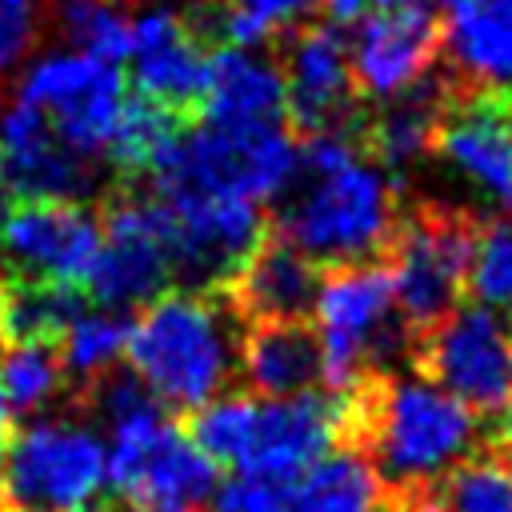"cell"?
I'll return each mask as SVG.
<instances>
[{
	"label": "cell",
	"mask_w": 512,
	"mask_h": 512,
	"mask_svg": "<svg viewBox=\"0 0 512 512\" xmlns=\"http://www.w3.org/2000/svg\"><path fill=\"white\" fill-rule=\"evenodd\" d=\"M300 140L296 168L276 192L272 232L320 268L380 260L400 212L392 176L360 148L356 132H316Z\"/></svg>",
	"instance_id": "obj_1"
},
{
	"label": "cell",
	"mask_w": 512,
	"mask_h": 512,
	"mask_svg": "<svg viewBox=\"0 0 512 512\" xmlns=\"http://www.w3.org/2000/svg\"><path fill=\"white\" fill-rule=\"evenodd\" d=\"M340 396V392H336ZM476 444V416L424 376L376 372L344 392V444L376 472L388 512H404Z\"/></svg>",
	"instance_id": "obj_2"
},
{
	"label": "cell",
	"mask_w": 512,
	"mask_h": 512,
	"mask_svg": "<svg viewBox=\"0 0 512 512\" xmlns=\"http://www.w3.org/2000/svg\"><path fill=\"white\" fill-rule=\"evenodd\" d=\"M240 316L224 292L168 288L128 328V364L172 416H192L240 372Z\"/></svg>",
	"instance_id": "obj_3"
},
{
	"label": "cell",
	"mask_w": 512,
	"mask_h": 512,
	"mask_svg": "<svg viewBox=\"0 0 512 512\" xmlns=\"http://www.w3.org/2000/svg\"><path fill=\"white\" fill-rule=\"evenodd\" d=\"M316 336L328 392H352L376 372H392L400 352H412V332L396 312V292L384 260L320 268Z\"/></svg>",
	"instance_id": "obj_4"
},
{
	"label": "cell",
	"mask_w": 512,
	"mask_h": 512,
	"mask_svg": "<svg viewBox=\"0 0 512 512\" xmlns=\"http://www.w3.org/2000/svg\"><path fill=\"white\" fill-rule=\"evenodd\" d=\"M296 132L288 124H216L192 120L180 140L144 176L148 192H204L240 200H276L296 168Z\"/></svg>",
	"instance_id": "obj_5"
},
{
	"label": "cell",
	"mask_w": 512,
	"mask_h": 512,
	"mask_svg": "<svg viewBox=\"0 0 512 512\" xmlns=\"http://www.w3.org/2000/svg\"><path fill=\"white\" fill-rule=\"evenodd\" d=\"M476 236V212L456 204L420 200L396 212V228L384 248V268L392 276L396 312L408 324L412 340L464 304Z\"/></svg>",
	"instance_id": "obj_6"
},
{
	"label": "cell",
	"mask_w": 512,
	"mask_h": 512,
	"mask_svg": "<svg viewBox=\"0 0 512 512\" xmlns=\"http://www.w3.org/2000/svg\"><path fill=\"white\" fill-rule=\"evenodd\" d=\"M108 476V448L92 424L32 420L8 432L0 512H76Z\"/></svg>",
	"instance_id": "obj_7"
},
{
	"label": "cell",
	"mask_w": 512,
	"mask_h": 512,
	"mask_svg": "<svg viewBox=\"0 0 512 512\" xmlns=\"http://www.w3.org/2000/svg\"><path fill=\"white\" fill-rule=\"evenodd\" d=\"M412 368L472 416L512 412V328L488 304H460L420 332L412 340Z\"/></svg>",
	"instance_id": "obj_8"
},
{
	"label": "cell",
	"mask_w": 512,
	"mask_h": 512,
	"mask_svg": "<svg viewBox=\"0 0 512 512\" xmlns=\"http://www.w3.org/2000/svg\"><path fill=\"white\" fill-rule=\"evenodd\" d=\"M112 432L108 484L132 504H196L216 488L220 468L192 444L184 420L152 408L132 416Z\"/></svg>",
	"instance_id": "obj_9"
},
{
	"label": "cell",
	"mask_w": 512,
	"mask_h": 512,
	"mask_svg": "<svg viewBox=\"0 0 512 512\" xmlns=\"http://www.w3.org/2000/svg\"><path fill=\"white\" fill-rule=\"evenodd\" d=\"M156 200L168 212L172 276L192 292H224L268 232V216L256 200L204 192H172Z\"/></svg>",
	"instance_id": "obj_10"
},
{
	"label": "cell",
	"mask_w": 512,
	"mask_h": 512,
	"mask_svg": "<svg viewBox=\"0 0 512 512\" xmlns=\"http://www.w3.org/2000/svg\"><path fill=\"white\" fill-rule=\"evenodd\" d=\"M124 96L128 92L120 68L88 52H52L36 60L16 92V100L44 112L48 128L64 148L88 160L104 156Z\"/></svg>",
	"instance_id": "obj_11"
},
{
	"label": "cell",
	"mask_w": 512,
	"mask_h": 512,
	"mask_svg": "<svg viewBox=\"0 0 512 512\" xmlns=\"http://www.w3.org/2000/svg\"><path fill=\"white\" fill-rule=\"evenodd\" d=\"M276 64L288 88V128L296 136L356 132L360 96L352 84L348 40L336 24H296L276 36Z\"/></svg>",
	"instance_id": "obj_12"
},
{
	"label": "cell",
	"mask_w": 512,
	"mask_h": 512,
	"mask_svg": "<svg viewBox=\"0 0 512 512\" xmlns=\"http://www.w3.org/2000/svg\"><path fill=\"white\" fill-rule=\"evenodd\" d=\"M100 252V212L80 200H20L0 224V264L20 276L80 284Z\"/></svg>",
	"instance_id": "obj_13"
},
{
	"label": "cell",
	"mask_w": 512,
	"mask_h": 512,
	"mask_svg": "<svg viewBox=\"0 0 512 512\" xmlns=\"http://www.w3.org/2000/svg\"><path fill=\"white\" fill-rule=\"evenodd\" d=\"M432 152L484 200L512 212V92H472L448 84Z\"/></svg>",
	"instance_id": "obj_14"
},
{
	"label": "cell",
	"mask_w": 512,
	"mask_h": 512,
	"mask_svg": "<svg viewBox=\"0 0 512 512\" xmlns=\"http://www.w3.org/2000/svg\"><path fill=\"white\" fill-rule=\"evenodd\" d=\"M356 24L348 64L360 100H392L428 80L440 60V16L428 4H392Z\"/></svg>",
	"instance_id": "obj_15"
},
{
	"label": "cell",
	"mask_w": 512,
	"mask_h": 512,
	"mask_svg": "<svg viewBox=\"0 0 512 512\" xmlns=\"http://www.w3.org/2000/svg\"><path fill=\"white\" fill-rule=\"evenodd\" d=\"M212 52L188 24L180 8H148L132 20V80L136 92L164 104L180 120H200L204 96H208V72H212Z\"/></svg>",
	"instance_id": "obj_16"
},
{
	"label": "cell",
	"mask_w": 512,
	"mask_h": 512,
	"mask_svg": "<svg viewBox=\"0 0 512 512\" xmlns=\"http://www.w3.org/2000/svg\"><path fill=\"white\" fill-rule=\"evenodd\" d=\"M340 444H344V396L336 392H296L280 400L256 396L252 444L240 472L296 484L320 456H328Z\"/></svg>",
	"instance_id": "obj_17"
},
{
	"label": "cell",
	"mask_w": 512,
	"mask_h": 512,
	"mask_svg": "<svg viewBox=\"0 0 512 512\" xmlns=\"http://www.w3.org/2000/svg\"><path fill=\"white\" fill-rule=\"evenodd\" d=\"M0 160L24 200H84L96 188V164L64 148L44 112L24 100L0 116Z\"/></svg>",
	"instance_id": "obj_18"
},
{
	"label": "cell",
	"mask_w": 512,
	"mask_h": 512,
	"mask_svg": "<svg viewBox=\"0 0 512 512\" xmlns=\"http://www.w3.org/2000/svg\"><path fill=\"white\" fill-rule=\"evenodd\" d=\"M320 288V264H312L300 248H292L280 232H264L244 268L228 280L224 300L240 316V324L256 320H308Z\"/></svg>",
	"instance_id": "obj_19"
},
{
	"label": "cell",
	"mask_w": 512,
	"mask_h": 512,
	"mask_svg": "<svg viewBox=\"0 0 512 512\" xmlns=\"http://www.w3.org/2000/svg\"><path fill=\"white\" fill-rule=\"evenodd\" d=\"M440 52L452 88L512 92V0H444Z\"/></svg>",
	"instance_id": "obj_20"
},
{
	"label": "cell",
	"mask_w": 512,
	"mask_h": 512,
	"mask_svg": "<svg viewBox=\"0 0 512 512\" xmlns=\"http://www.w3.org/2000/svg\"><path fill=\"white\" fill-rule=\"evenodd\" d=\"M240 376L252 396L280 400L312 392L324 380L320 336L312 320H256L240 332Z\"/></svg>",
	"instance_id": "obj_21"
},
{
	"label": "cell",
	"mask_w": 512,
	"mask_h": 512,
	"mask_svg": "<svg viewBox=\"0 0 512 512\" xmlns=\"http://www.w3.org/2000/svg\"><path fill=\"white\" fill-rule=\"evenodd\" d=\"M200 120L216 124H288L284 72L260 48H216Z\"/></svg>",
	"instance_id": "obj_22"
},
{
	"label": "cell",
	"mask_w": 512,
	"mask_h": 512,
	"mask_svg": "<svg viewBox=\"0 0 512 512\" xmlns=\"http://www.w3.org/2000/svg\"><path fill=\"white\" fill-rule=\"evenodd\" d=\"M88 312V292L80 284L20 276L0 264V348L16 344H56L68 324Z\"/></svg>",
	"instance_id": "obj_23"
},
{
	"label": "cell",
	"mask_w": 512,
	"mask_h": 512,
	"mask_svg": "<svg viewBox=\"0 0 512 512\" xmlns=\"http://www.w3.org/2000/svg\"><path fill=\"white\" fill-rule=\"evenodd\" d=\"M404 512H512V448L500 440L484 452H468Z\"/></svg>",
	"instance_id": "obj_24"
},
{
	"label": "cell",
	"mask_w": 512,
	"mask_h": 512,
	"mask_svg": "<svg viewBox=\"0 0 512 512\" xmlns=\"http://www.w3.org/2000/svg\"><path fill=\"white\" fill-rule=\"evenodd\" d=\"M184 128H188V120H180L164 104H156L140 92L124 96L112 140L104 148L108 164L116 168V184H140L160 164V156L180 140Z\"/></svg>",
	"instance_id": "obj_25"
},
{
	"label": "cell",
	"mask_w": 512,
	"mask_h": 512,
	"mask_svg": "<svg viewBox=\"0 0 512 512\" xmlns=\"http://www.w3.org/2000/svg\"><path fill=\"white\" fill-rule=\"evenodd\" d=\"M292 512H388V500L360 452L332 448L292 484Z\"/></svg>",
	"instance_id": "obj_26"
},
{
	"label": "cell",
	"mask_w": 512,
	"mask_h": 512,
	"mask_svg": "<svg viewBox=\"0 0 512 512\" xmlns=\"http://www.w3.org/2000/svg\"><path fill=\"white\" fill-rule=\"evenodd\" d=\"M128 328L132 324L120 312H80L68 324V332L60 340V364H64V380L72 392H80L100 372L120 364V356L128 348Z\"/></svg>",
	"instance_id": "obj_27"
},
{
	"label": "cell",
	"mask_w": 512,
	"mask_h": 512,
	"mask_svg": "<svg viewBox=\"0 0 512 512\" xmlns=\"http://www.w3.org/2000/svg\"><path fill=\"white\" fill-rule=\"evenodd\" d=\"M64 364L56 344L0 348V392L12 412H36L64 388Z\"/></svg>",
	"instance_id": "obj_28"
},
{
	"label": "cell",
	"mask_w": 512,
	"mask_h": 512,
	"mask_svg": "<svg viewBox=\"0 0 512 512\" xmlns=\"http://www.w3.org/2000/svg\"><path fill=\"white\" fill-rule=\"evenodd\" d=\"M60 32L88 56L120 64L128 60L132 44V20L124 16L120 0H60L56 4Z\"/></svg>",
	"instance_id": "obj_29"
},
{
	"label": "cell",
	"mask_w": 512,
	"mask_h": 512,
	"mask_svg": "<svg viewBox=\"0 0 512 512\" xmlns=\"http://www.w3.org/2000/svg\"><path fill=\"white\" fill-rule=\"evenodd\" d=\"M468 292L480 296V304H488V308L512 304V220L480 224Z\"/></svg>",
	"instance_id": "obj_30"
},
{
	"label": "cell",
	"mask_w": 512,
	"mask_h": 512,
	"mask_svg": "<svg viewBox=\"0 0 512 512\" xmlns=\"http://www.w3.org/2000/svg\"><path fill=\"white\" fill-rule=\"evenodd\" d=\"M208 512H292V484L236 472L216 488Z\"/></svg>",
	"instance_id": "obj_31"
},
{
	"label": "cell",
	"mask_w": 512,
	"mask_h": 512,
	"mask_svg": "<svg viewBox=\"0 0 512 512\" xmlns=\"http://www.w3.org/2000/svg\"><path fill=\"white\" fill-rule=\"evenodd\" d=\"M40 28V8L36 0H0V72L16 68Z\"/></svg>",
	"instance_id": "obj_32"
},
{
	"label": "cell",
	"mask_w": 512,
	"mask_h": 512,
	"mask_svg": "<svg viewBox=\"0 0 512 512\" xmlns=\"http://www.w3.org/2000/svg\"><path fill=\"white\" fill-rule=\"evenodd\" d=\"M232 8H240L244 16H252L272 40L296 24H304V16L320 4V0H228Z\"/></svg>",
	"instance_id": "obj_33"
},
{
	"label": "cell",
	"mask_w": 512,
	"mask_h": 512,
	"mask_svg": "<svg viewBox=\"0 0 512 512\" xmlns=\"http://www.w3.org/2000/svg\"><path fill=\"white\" fill-rule=\"evenodd\" d=\"M320 4H324V12H328L332 24H356L372 8V0H320Z\"/></svg>",
	"instance_id": "obj_34"
},
{
	"label": "cell",
	"mask_w": 512,
	"mask_h": 512,
	"mask_svg": "<svg viewBox=\"0 0 512 512\" xmlns=\"http://www.w3.org/2000/svg\"><path fill=\"white\" fill-rule=\"evenodd\" d=\"M104 512H196V504H132V500H108Z\"/></svg>",
	"instance_id": "obj_35"
},
{
	"label": "cell",
	"mask_w": 512,
	"mask_h": 512,
	"mask_svg": "<svg viewBox=\"0 0 512 512\" xmlns=\"http://www.w3.org/2000/svg\"><path fill=\"white\" fill-rule=\"evenodd\" d=\"M8 208H12V184H8V172H4V160H0V224H4Z\"/></svg>",
	"instance_id": "obj_36"
},
{
	"label": "cell",
	"mask_w": 512,
	"mask_h": 512,
	"mask_svg": "<svg viewBox=\"0 0 512 512\" xmlns=\"http://www.w3.org/2000/svg\"><path fill=\"white\" fill-rule=\"evenodd\" d=\"M8 432H12V408H8V400L0 392V440H8Z\"/></svg>",
	"instance_id": "obj_37"
},
{
	"label": "cell",
	"mask_w": 512,
	"mask_h": 512,
	"mask_svg": "<svg viewBox=\"0 0 512 512\" xmlns=\"http://www.w3.org/2000/svg\"><path fill=\"white\" fill-rule=\"evenodd\" d=\"M376 8H392V4H424V0H372Z\"/></svg>",
	"instance_id": "obj_38"
},
{
	"label": "cell",
	"mask_w": 512,
	"mask_h": 512,
	"mask_svg": "<svg viewBox=\"0 0 512 512\" xmlns=\"http://www.w3.org/2000/svg\"><path fill=\"white\" fill-rule=\"evenodd\" d=\"M76 512H104V504H100V508H88V504H84V508H76Z\"/></svg>",
	"instance_id": "obj_39"
},
{
	"label": "cell",
	"mask_w": 512,
	"mask_h": 512,
	"mask_svg": "<svg viewBox=\"0 0 512 512\" xmlns=\"http://www.w3.org/2000/svg\"><path fill=\"white\" fill-rule=\"evenodd\" d=\"M4 444H8V440H0V460H4Z\"/></svg>",
	"instance_id": "obj_40"
}]
</instances>
